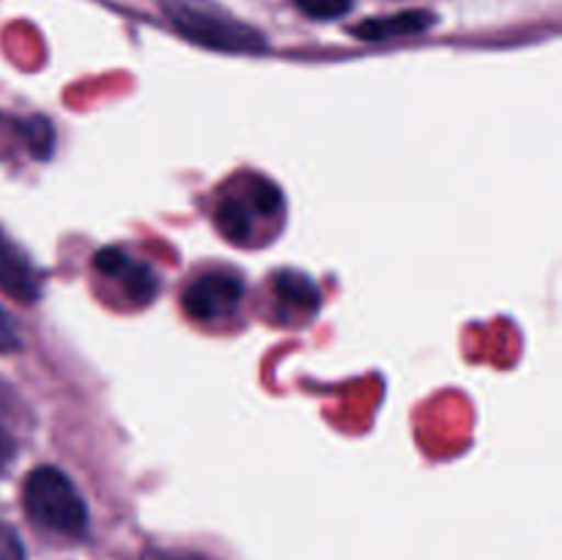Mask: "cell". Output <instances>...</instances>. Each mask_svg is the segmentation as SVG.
Listing matches in <instances>:
<instances>
[{
	"label": "cell",
	"mask_w": 562,
	"mask_h": 560,
	"mask_svg": "<svg viewBox=\"0 0 562 560\" xmlns=\"http://www.w3.org/2000/svg\"><path fill=\"white\" fill-rule=\"evenodd\" d=\"M11 459H14V439H11L9 432L0 426V472L11 464Z\"/></svg>",
	"instance_id": "9a60e30c"
},
{
	"label": "cell",
	"mask_w": 562,
	"mask_h": 560,
	"mask_svg": "<svg viewBox=\"0 0 562 560\" xmlns=\"http://www.w3.org/2000/svg\"><path fill=\"white\" fill-rule=\"evenodd\" d=\"M0 289L14 300L31 302L38 300V275L25 253L0 231Z\"/></svg>",
	"instance_id": "277c9868"
},
{
	"label": "cell",
	"mask_w": 562,
	"mask_h": 560,
	"mask_svg": "<svg viewBox=\"0 0 562 560\" xmlns=\"http://www.w3.org/2000/svg\"><path fill=\"white\" fill-rule=\"evenodd\" d=\"M143 560H212V558L198 552H165V549H151V552L143 555Z\"/></svg>",
	"instance_id": "5bb4252c"
},
{
	"label": "cell",
	"mask_w": 562,
	"mask_h": 560,
	"mask_svg": "<svg viewBox=\"0 0 562 560\" xmlns=\"http://www.w3.org/2000/svg\"><path fill=\"white\" fill-rule=\"evenodd\" d=\"M27 516L47 530L80 536L88 525V508L75 483L58 467H36L22 489Z\"/></svg>",
	"instance_id": "7a4b0ae2"
},
{
	"label": "cell",
	"mask_w": 562,
	"mask_h": 560,
	"mask_svg": "<svg viewBox=\"0 0 562 560\" xmlns=\"http://www.w3.org/2000/svg\"><path fill=\"white\" fill-rule=\"evenodd\" d=\"M252 206L261 214H274L280 209V190L263 176L252 179Z\"/></svg>",
	"instance_id": "30bf717a"
},
{
	"label": "cell",
	"mask_w": 562,
	"mask_h": 560,
	"mask_svg": "<svg viewBox=\"0 0 562 560\" xmlns=\"http://www.w3.org/2000/svg\"><path fill=\"white\" fill-rule=\"evenodd\" d=\"M165 14L190 42L225 53H256L263 49V33L236 20L212 0H162Z\"/></svg>",
	"instance_id": "6da1fadb"
},
{
	"label": "cell",
	"mask_w": 562,
	"mask_h": 560,
	"mask_svg": "<svg viewBox=\"0 0 562 560\" xmlns=\"http://www.w3.org/2000/svg\"><path fill=\"white\" fill-rule=\"evenodd\" d=\"M0 560H25L20 536L9 525H3V522H0Z\"/></svg>",
	"instance_id": "7c38bea8"
},
{
	"label": "cell",
	"mask_w": 562,
	"mask_h": 560,
	"mask_svg": "<svg viewBox=\"0 0 562 560\" xmlns=\"http://www.w3.org/2000/svg\"><path fill=\"white\" fill-rule=\"evenodd\" d=\"M115 280H121V285H124V291L130 294V300L140 302V305L151 302L159 291V280L157 275H154V269L148 267V264H135L132 258H126L124 267L115 272Z\"/></svg>",
	"instance_id": "52a82bcc"
},
{
	"label": "cell",
	"mask_w": 562,
	"mask_h": 560,
	"mask_svg": "<svg viewBox=\"0 0 562 560\" xmlns=\"http://www.w3.org/2000/svg\"><path fill=\"white\" fill-rule=\"evenodd\" d=\"M25 135L27 143H31V152L38 154V157H47L49 146H53V130H49L47 121H31V124L25 126Z\"/></svg>",
	"instance_id": "8fae6325"
},
{
	"label": "cell",
	"mask_w": 562,
	"mask_h": 560,
	"mask_svg": "<svg viewBox=\"0 0 562 560\" xmlns=\"http://www.w3.org/2000/svg\"><path fill=\"white\" fill-rule=\"evenodd\" d=\"M272 289L285 305L296 307V311H316L318 307V289L311 283V278L300 272H278L272 278Z\"/></svg>",
	"instance_id": "8992f818"
},
{
	"label": "cell",
	"mask_w": 562,
	"mask_h": 560,
	"mask_svg": "<svg viewBox=\"0 0 562 560\" xmlns=\"http://www.w3.org/2000/svg\"><path fill=\"white\" fill-rule=\"evenodd\" d=\"M20 349V335L11 327L9 316L0 311V351H16Z\"/></svg>",
	"instance_id": "4fadbf2b"
},
{
	"label": "cell",
	"mask_w": 562,
	"mask_h": 560,
	"mask_svg": "<svg viewBox=\"0 0 562 560\" xmlns=\"http://www.w3.org/2000/svg\"><path fill=\"white\" fill-rule=\"evenodd\" d=\"M241 296H245V285L236 275L209 272L187 285L181 294V305H184L187 316L198 318V322H214V318L234 313Z\"/></svg>",
	"instance_id": "3957f363"
},
{
	"label": "cell",
	"mask_w": 562,
	"mask_h": 560,
	"mask_svg": "<svg viewBox=\"0 0 562 560\" xmlns=\"http://www.w3.org/2000/svg\"><path fill=\"white\" fill-rule=\"evenodd\" d=\"M294 3L313 20H338L351 11V0H294Z\"/></svg>",
	"instance_id": "9c48e42d"
},
{
	"label": "cell",
	"mask_w": 562,
	"mask_h": 560,
	"mask_svg": "<svg viewBox=\"0 0 562 560\" xmlns=\"http://www.w3.org/2000/svg\"><path fill=\"white\" fill-rule=\"evenodd\" d=\"M431 11H401L390 16H373V20L360 22L355 27V36L362 42H387V38L415 36V33L428 31L434 25Z\"/></svg>",
	"instance_id": "5b68a950"
},
{
	"label": "cell",
	"mask_w": 562,
	"mask_h": 560,
	"mask_svg": "<svg viewBox=\"0 0 562 560\" xmlns=\"http://www.w3.org/2000/svg\"><path fill=\"white\" fill-rule=\"evenodd\" d=\"M217 228L223 231L225 239L245 242L252 231V214L239 198H225L217 206Z\"/></svg>",
	"instance_id": "ba28073f"
}]
</instances>
